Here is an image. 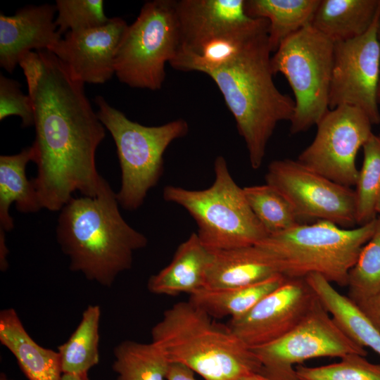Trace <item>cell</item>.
<instances>
[{"mask_svg": "<svg viewBox=\"0 0 380 380\" xmlns=\"http://www.w3.org/2000/svg\"><path fill=\"white\" fill-rule=\"evenodd\" d=\"M18 65L33 107L37 176L32 179L42 208L61 210L76 191L96 196L103 177L95 154L106 132L84 84L48 50L30 51Z\"/></svg>", "mask_w": 380, "mask_h": 380, "instance_id": "1", "label": "cell"}, {"mask_svg": "<svg viewBox=\"0 0 380 380\" xmlns=\"http://www.w3.org/2000/svg\"><path fill=\"white\" fill-rule=\"evenodd\" d=\"M268 31L269 22L262 18L232 56L203 72L223 96L255 170L262 165L277 124L290 122L295 110L294 100L274 82Z\"/></svg>", "mask_w": 380, "mask_h": 380, "instance_id": "2", "label": "cell"}, {"mask_svg": "<svg viewBox=\"0 0 380 380\" xmlns=\"http://www.w3.org/2000/svg\"><path fill=\"white\" fill-rule=\"evenodd\" d=\"M116 194L102 178L96 196L72 197L61 208L56 237L71 271L105 287L132 265L148 240L121 215Z\"/></svg>", "mask_w": 380, "mask_h": 380, "instance_id": "3", "label": "cell"}, {"mask_svg": "<svg viewBox=\"0 0 380 380\" xmlns=\"http://www.w3.org/2000/svg\"><path fill=\"white\" fill-rule=\"evenodd\" d=\"M211 318L189 300L178 302L153 327L151 342L170 362L184 365L205 380H237L260 372L261 363L251 349Z\"/></svg>", "mask_w": 380, "mask_h": 380, "instance_id": "4", "label": "cell"}, {"mask_svg": "<svg viewBox=\"0 0 380 380\" xmlns=\"http://www.w3.org/2000/svg\"><path fill=\"white\" fill-rule=\"evenodd\" d=\"M376 219L356 228L318 220L269 235L255 244L266 251L288 279L318 274L330 283L347 286L348 274L372 236Z\"/></svg>", "mask_w": 380, "mask_h": 380, "instance_id": "5", "label": "cell"}, {"mask_svg": "<svg viewBox=\"0 0 380 380\" xmlns=\"http://www.w3.org/2000/svg\"><path fill=\"white\" fill-rule=\"evenodd\" d=\"M215 181L208 189L167 186L163 198L184 208L196 222L198 236L210 251L253 246L268 236L232 178L225 158L214 163Z\"/></svg>", "mask_w": 380, "mask_h": 380, "instance_id": "6", "label": "cell"}, {"mask_svg": "<svg viewBox=\"0 0 380 380\" xmlns=\"http://www.w3.org/2000/svg\"><path fill=\"white\" fill-rule=\"evenodd\" d=\"M94 101L97 115L116 146L121 169L118 203L126 210H136L162 176L165 150L173 141L187 134L189 125L177 119L159 126H145L129 120L103 97L97 96Z\"/></svg>", "mask_w": 380, "mask_h": 380, "instance_id": "7", "label": "cell"}, {"mask_svg": "<svg viewBox=\"0 0 380 380\" xmlns=\"http://www.w3.org/2000/svg\"><path fill=\"white\" fill-rule=\"evenodd\" d=\"M334 43L309 24L286 39L271 56L274 75L287 80L294 96L290 133L304 132L329 110Z\"/></svg>", "mask_w": 380, "mask_h": 380, "instance_id": "8", "label": "cell"}, {"mask_svg": "<svg viewBox=\"0 0 380 380\" xmlns=\"http://www.w3.org/2000/svg\"><path fill=\"white\" fill-rule=\"evenodd\" d=\"M175 0L146 2L135 21L128 25L115 58V74L132 88L160 89L165 66L179 49Z\"/></svg>", "mask_w": 380, "mask_h": 380, "instance_id": "9", "label": "cell"}, {"mask_svg": "<svg viewBox=\"0 0 380 380\" xmlns=\"http://www.w3.org/2000/svg\"><path fill=\"white\" fill-rule=\"evenodd\" d=\"M261 363L260 373L272 380H298L295 365L321 357L367 355L329 315L317 296L302 320L285 335L252 348Z\"/></svg>", "mask_w": 380, "mask_h": 380, "instance_id": "10", "label": "cell"}, {"mask_svg": "<svg viewBox=\"0 0 380 380\" xmlns=\"http://www.w3.org/2000/svg\"><path fill=\"white\" fill-rule=\"evenodd\" d=\"M265 181L289 201L300 220L328 221L348 229L357 224L355 190L312 170L298 160H273L267 167Z\"/></svg>", "mask_w": 380, "mask_h": 380, "instance_id": "11", "label": "cell"}, {"mask_svg": "<svg viewBox=\"0 0 380 380\" xmlns=\"http://www.w3.org/2000/svg\"><path fill=\"white\" fill-rule=\"evenodd\" d=\"M316 125L313 141L297 160L336 183L355 186L356 157L373 134L371 120L360 109L343 105L329 109Z\"/></svg>", "mask_w": 380, "mask_h": 380, "instance_id": "12", "label": "cell"}, {"mask_svg": "<svg viewBox=\"0 0 380 380\" xmlns=\"http://www.w3.org/2000/svg\"><path fill=\"white\" fill-rule=\"evenodd\" d=\"M380 13L370 28L353 39L334 43L329 109L347 105L363 111L372 125L380 123L377 89L380 77Z\"/></svg>", "mask_w": 380, "mask_h": 380, "instance_id": "13", "label": "cell"}, {"mask_svg": "<svg viewBox=\"0 0 380 380\" xmlns=\"http://www.w3.org/2000/svg\"><path fill=\"white\" fill-rule=\"evenodd\" d=\"M317 296L305 278L286 279L248 312L228 327L250 349L281 338L306 315Z\"/></svg>", "mask_w": 380, "mask_h": 380, "instance_id": "14", "label": "cell"}, {"mask_svg": "<svg viewBox=\"0 0 380 380\" xmlns=\"http://www.w3.org/2000/svg\"><path fill=\"white\" fill-rule=\"evenodd\" d=\"M127 26L115 17L100 27L68 32L51 52L76 80L103 84L115 74L116 52Z\"/></svg>", "mask_w": 380, "mask_h": 380, "instance_id": "15", "label": "cell"}, {"mask_svg": "<svg viewBox=\"0 0 380 380\" xmlns=\"http://www.w3.org/2000/svg\"><path fill=\"white\" fill-rule=\"evenodd\" d=\"M179 34L177 53H196L208 42L239 32L254 18L245 11V0H175Z\"/></svg>", "mask_w": 380, "mask_h": 380, "instance_id": "16", "label": "cell"}, {"mask_svg": "<svg viewBox=\"0 0 380 380\" xmlns=\"http://www.w3.org/2000/svg\"><path fill=\"white\" fill-rule=\"evenodd\" d=\"M56 5L28 6L13 15L0 14V65L12 72L30 51H51L62 37L53 20Z\"/></svg>", "mask_w": 380, "mask_h": 380, "instance_id": "17", "label": "cell"}, {"mask_svg": "<svg viewBox=\"0 0 380 380\" xmlns=\"http://www.w3.org/2000/svg\"><path fill=\"white\" fill-rule=\"evenodd\" d=\"M211 252L203 288L243 287L281 274L272 257L257 245Z\"/></svg>", "mask_w": 380, "mask_h": 380, "instance_id": "18", "label": "cell"}, {"mask_svg": "<svg viewBox=\"0 0 380 380\" xmlns=\"http://www.w3.org/2000/svg\"><path fill=\"white\" fill-rule=\"evenodd\" d=\"M211 256L212 252L203 246L197 233L191 234L177 247L170 264L149 278L148 289L168 296L193 294L204 287Z\"/></svg>", "mask_w": 380, "mask_h": 380, "instance_id": "19", "label": "cell"}, {"mask_svg": "<svg viewBox=\"0 0 380 380\" xmlns=\"http://www.w3.org/2000/svg\"><path fill=\"white\" fill-rule=\"evenodd\" d=\"M0 342L14 355L28 380H61L63 372L58 352L37 344L13 308L0 312Z\"/></svg>", "mask_w": 380, "mask_h": 380, "instance_id": "20", "label": "cell"}, {"mask_svg": "<svg viewBox=\"0 0 380 380\" xmlns=\"http://www.w3.org/2000/svg\"><path fill=\"white\" fill-rule=\"evenodd\" d=\"M380 13V0H320L311 25L334 43L364 34Z\"/></svg>", "mask_w": 380, "mask_h": 380, "instance_id": "21", "label": "cell"}, {"mask_svg": "<svg viewBox=\"0 0 380 380\" xmlns=\"http://www.w3.org/2000/svg\"><path fill=\"white\" fill-rule=\"evenodd\" d=\"M33 160L32 146L20 153L0 156V230L13 229L9 209L13 203L23 213H36L42 208L32 179L26 175L27 165Z\"/></svg>", "mask_w": 380, "mask_h": 380, "instance_id": "22", "label": "cell"}, {"mask_svg": "<svg viewBox=\"0 0 380 380\" xmlns=\"http://www.w3.org/2000/svg\"><path fill=\"white\" fill-rule=\"evenodd\" d=\"M305 279L340 328L355 343L380 355V332L357 305L320 274H310Z\"/></svg>", "mask_w": 380, "mask_h": 380, "instance_id": "23", "label": "cell"}, {"mask_svg": "<svg viewBox=\"0 0 380 380\" xmlns=\"http://www.w3.org/2000/svg\"><path fill=\"white\" fill-rule=\"evenodd\" d=\"M320 0H245L246 15L269 22L268 41L275 52L289 37L311 24Z\"/></svg>", "mask_w": 380, "mask_h": 380, "instance_id": "24", "label": "cell"}, {"mask_svg": "<svg viewBox=\"0 0 380 380\" xmlns=\"http://www.w3.org/2000/svg\"><path fill=\"white\" fill-rule=\"evenodd\" d=\"M282 274L263 281L239 288L209 289L202 288L190 295L189 301L211 317H242L286 279Z\"/></svg>", "mask_w": 380, "mask_h": 380, "instance_id": "25", "label": "cell"}, {"mask_svg": "<svg viewBox=\"0 0 380 380\" xmlns=\"http://www.w3.org/2000/svg\"><path fill=\"white\" fill-rule=\"evenodd\" d=\"M100 318V306L88 305L74 332L58 348L63 374L88 372L99 362Z\"/></svg>", "mask_w": 380, "mask_h": 380, "instance_id": "26", "label": "cell"}, {"mask_svg": "<svg viewBox=\"0 0 380 380\" xmlns=\"http://www.w3.org/2000/svg\"><path fill=\"white\" fill-rule=\"evenodd\" d=\"M117 380H165L170 362L153 343L127 340L113 350Z\"/></svg>", "mask_w": 380, "mask_h": 380, "instance_id": "27", "label": "cell"}, {"mask_svg": "<svg viewBox=\"0 0 380 380\" xmlns=\"http://www.w3.org/2000/svg\"><path fill=\"white\" fill-rule=\"evenodd\" d=\"M243 189L251 210L268 235L300 224L291 203L274 187L265 184Z\"/></svg>", "mask_w": 380, "mask_h": 380, "instance_id": "28", "label": "cell"}, {"mask_svg": "<svg viewBox=\"0 0 380 380\" xmlns=\"http://www.w3.org/2000/svg\"><path fill=\"white\" fill-rule=\"evenodd\" d=\"M362 150L363 162L355 186L359 225L376 218L375 206L380 194V134L373 133Z\"/></svg>", "mask_w": 380, "mask_h": 380, "instance_id": "29", "label": "cell"}, {"mask_svg": "<svg viewBox=\"0 0 380 380\" xmlns=\"http://www.w3.org/2000/svg\"><path fill=\"white\" fill-rule=\"evenodd\" d=\"M348 297L357 304L380 293V215L374 233L350 269Z\"/></svg>", "mask_w": 380, "mask_h": 380, "instance_id": "30", "label": "cell"}, {"mask_svg": "<svg viewBox=\"0 0 380 380\" xmlns=\"http://www.w3.org/2000/svg\"><path fill=\"white\" fill-rule=\"evenodd\" d=\"M360 354L351 353L341 360L319 367H295L298 380H380V364L369 362Z\"/></svg>", "mask_w": 380, "mask_h": 380, "instance_id": "31", "label": "cell"}, {"mask_svg": "<svg viewBox=\"0 0 380 380\" xmlns=\"http://www.w3.org/2000/svg\"><path fill=\"white\" fill-rule=\"evenodd\" d=\"M55 24L58 33L78 32L107 23L102 0H57Z\"/></svg>", "mask_w": 380, "mask_h": 380, "instance_id": "32", "label": "cell"}, {"mask_svg": "<svg viewBox=\"0 0 380 380\" xmlns=\"http://www.w3.org/2000/svg\"><path fill=\"white\" fill-rule=\"evenodd\" d=\"M11 115L20 117L23 127L34 125V111L30 96L23 94L17 81L1 75L0 120Z\"/></svg>", "mask_w": 380, "mask_h": 380, "instance_id": "33", "label": "cell"}, {"mask_svg": "<svg viewBox=\"0 0 380 380\" xmlns=\"http://www.w3.org/2000/svg\"><path fill=\"white\" fill-rule=\"evenodd\" d=\"M357 305L380 332V293Z\"/></svg>", "mask_w": 380, "mask_h": 380, "instance_id": "34", "label": "cell"}, {"mask_svg": "<svg viewBox=\"0 0 380 380\" xmlns=\"http://www.w3.org/2000/svg\"><path fill=\"white\" fill-rule=\"evenodd\" d=\"M194 372L184 365L170 362L166 380H197Z\"/></svg>", "mask_w": 380, "mask_h": 380, "instance_id": "35", "label": "cell"}, {"mask_svg": "<svg viewBox=\"0 0 380 380\" xmlns=\"http://www.w3.org/2000/svg\"><path fill=\"white\" fill-rule=\"evenodd\" d=\"M8 252L6 245L5 232L0 230V270L2 272H5L8 267L7 261Z\"/></svg>", "mask_w": 380, "mask_h": 380, "instance_id": "36", "label": "cell"}, {"mask_svg": "<svg viewBox=\"0 0 380 380\" xmlns=\"http://www.w3.org/2000/svg\"><path fill=\"white\" fill-rule=\"evenodd\" d=\"M61 380H90L88 372L84 373H63Z\"/></svg>", "mask_w": 380, "mask_h": 380, "instance_id": "37", "label": "cell"}, {"mask_svg": "<svg viewBox=\"0 0 380 380\" xmlns=\"http://www.w3.org/2000/svg\"><path fill=\"white\" fill-rule=\"evenodd\" d=\"M237 380H272L260 372H252L246 374Z\"/></svg>", "mask_w": 380, "mask_h": 380, "instance_id": "38", "label": "cell"}, {"mask_svg": "<svg viewBox=\"0 0 380 380\" xmlns=\"http://www.w3.org/2000/svg\"><path fill=\"white\" fill-rule=\"evenodd\" d=\"M378 37L380 42V17L379 20V26H378ZM377 101L379 105H380V77H379V81L378 84V89H377Z\"/></svg>", "mask_w": 380, "mask_h": 380, "instance_id": "39", "label": "cell"}, {"mask_svg": "<svg viewBox=\"0 0 380 380\" xmlns=\"http://www.w3.org/2000/svg\"><path fill=\"white\" fill-rule=\"evenodd\" d=\"M375 211H376V215L379 214L380 215V194L376 201V203L375 206Z\"/></svg>", "mask_w": 380, "mask_h": 380, "instance_id": "40", "label": "cell"}, {"mask_svg": "<svg viewBox=\"0 0 380 380\" xmlns=\"http://www.w3.org/2000/svg\"><path fill=\"white\" fill-rule=\"evenodd\" d=\"M0 380H12V379L8 378L7 376L4 373H1Z\"/></svg>", "mask_w": 380, "mask_h": 380, "instance_id": "41", "label": "cell"}]
</instances>
